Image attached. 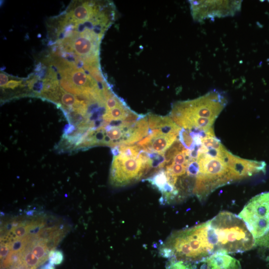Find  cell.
<instances>
[{"label": "cell", "mask_w": 269, "mask_h": 269, "mask_svg": "<svg viewBox=\"0 0 269 269\" xmlns=\"http://www.w3.org/2000/svg\"><path fill=\"white\" fill-rule=\"evenodd\" d=\"M164 258L196 263L217 253L208 221L175 231L160 246Z\"/></svg>", "instance_id": "1"}, {"label": "cell", "mask_w": 269, "mask_h": 269, "mask_svg": "<svg viewBox=\"0 0 269 269\" xmlns=\"http://www.w3.org/2000/svg\"><path fill=\"white\" fill-rule=\"evenodd\" d=\"M228 150L200 146L197 161L199 173L196 177L193 195L200 201L205 200L216 189L238 181L227 160Z\"/></svg>", "instance_id": "2"}, {"label": "cell", "mask_w": 269, "mask_h": 269, "mask_svg": "<svg viewBox=\"0 0 269 269\" xmlns=\"http://www.w3.org/2000/svg\"><path fill=\"white\" fill-rule=\"evenodd\" d=\"M239 216L252 234L254 247L264 259L269 261V191L251 199Z\"/></svg>", "instance_id": "3"}, {"label": "cell", "mask_w": 269, "mask_h": 269, "mask_svg": "<svg viewBox=\"0 0 269 269\" xmlns=\"http://www.w3.org/2000/svg\"><path fill=\"white\" fill-rule=\"evenodd\" d=\"M227 103L224 94L214 90L198 98L174 103L170 117L178 126L186 129L190 122L195 119L215 120Z\"/></svg>", "instance_id": "4"}, {"label": "cell", "mask_w": 269, "mask_h": 269, "mask_svg": "<svg viewBox=\"0 0 269 269\" xmlns=\"http://www.w3.org/2000/svg\"><path fill=\"white\" fill-rule=\"evenodd\" d=\"M148 161L139 153L137 157L121 154L114 156L110 170L111 184L115 187H123L145 178Z\"/></svg>", "instance_id": "5"}, {"label": "cell", "mask_w": 269, "mask_h": 269, "mask_svg": "<svg viewBox=\"0 0 269 269\" xmlns=\"http://www.w3.org/2000/svg\"><path fill=\"white\" fill-rule=\"evenodd\" d=\"M242 0H190L193 19L202 21L206 18L233 16L241 7Z\"/></svg>", "instance_id": "6"}, {"label": "cell", "mask_w": 269, "mask_h": 269, "mask_svg": "<svg viewBox=\"0 0 269 269\" xmlns=\"http://www.w3.org/2000/svg\"><path fill=\"white\" fill-rule=\"evenodd\" d=\"M103 34L86 28L81 33L71 32V39H64L63 43H67L75 52L82 57L84 64L92 65L99 64V44Z\"/></svg>", "instance_id": "7"}, {"label": "cell", "mask_w": 269, "mask_h": 269, "mask_svg": "<svg viewBox=\"0 0 269 269\" xmlns=\"http://www.w3.org/2000/svg\"><path fill=\"white\" fill-rule=\"evenodd\" d=\"M177 135L161 134L153 138L143 148L148 152L164 153L177 139Z\"/></svg>", "instance_id": "8"}, {"label": "cell", "mask_w": 269, "mask_h": 269, "mask_svg": "<svg viewBox=\"0 0 269 269\" xmlns=\"http://www.w3.org/2000/svg\"><path fill=\"white\" fill-rule=\"evenodd\" d=\"M98 12L96 6L85 2L76 7L69 14L73 22H84L97 15Z\"/></svg>", "instance_id": "9"}, {"label": "cell", "mask_w": 269, "mask_h": 269, "mask_svg": "<svg viewBox=\"0 0 269 269\" xmlns=\"http://www.w3.org/2000/svg\"><path fill=\"white\" fill-rule=\"evenodd\" d=\"M199 268L198 262L192 263L170 259L167 264L166 269H203L199 262Z\"/></svg>", "instance_id": "10"}, {"label": "cell", "mask_w": 269, "mask_h": 269, "mask_svg": "<svg viewBox=\"0 0 269 269\" xmlns=\"http://www.w3.org/2000/svg\"><path fill=\"white\" fill-rule=\"evenodd\" d=\"M178 139L186 149L192 150L195 147L199 146L196 145L194 140L188 129L181 128L178 134Z\"/></svg>", "instance_id": "11"}, {"label": "cell", "mask_w": 269, "mask_h": 269, "mask_svg": "<svg viewBox=\"0 0 269 269\" xmlns=\"http://www.w3.org/2000/svg\"><path fill=\"white\" fill-rule=\"evenodd\" d=\"M64 78L60 80L61 86L67 92L75 95L82 96V90L76 86L71 81L69 76L66 74L62 73Z\"/></svg>", "instance_id": "12"}, {"label": "cell", "mask_w": 269, "mask_h": 269, "mask_svg": "<svg viewBox=\"0 0 269 269\" xmlns=\"http://www.w3.org/2000/svg\"><path fill=\"white\" fill-rule=\"evenodd\" d=\"M184 148L179 139L177 138L172 144L164 152L165 164L170 162L177 153L183 150Z\"/></svg>", "instance_id": "13"}, {"label": "cell", "mask_w": 269, "mask_h": 269, "mask_svg": "<svg viewBox=\"0 0 269 269\" xmlns=\"http://www.w3.org/2000/svg\"><path fill=\"white\" fill-rule=\"evenodd\" d=\"M61 94V102L63 106L67 107V109L69 111L72 110L74 106L79 101L75 96L70 93L65 92L62 89L60 88Z\"/></svg>", "instance_id": "14"}, {"label": "cell", "mask_w": 269, "mask_h": 269, "mask_svg": "<svg viewBox=\"0 0 269 269\" xmlns=\"http://www.w3.org/2000/svg\"><path fill=\"white\" fill-rule=\"evenodd\" d=\"M105 105L106 111H109L112 109L126 104L122 101V99L118 98L115 95L112 94L105 100Z\"/></svg>", "instance_id": "15"}, {"label": "cell", "mask_w": 269, "mask_h": 269, "mask_svg": "<svg viewBox=\"0 0 269 269\" xmlns=\"http://www.w3.org/2000/svg\"><path fill=\"white\" fill-rule=\"evenodd\" d=\"M49 264L52 266L58 265L62 263L64 256L61 251L52 250L49 254Z\"/></svg>", "instance_id": "16"}, {"label": "cell", "mask_w": 269, "mask_h": 269, "mask_svg": "<svg viewBox=\"0 0 269 269\" xmlns=\"http://www.w3.org/2000/svg\"><path fill=\"white\" fill-rule=\"evenodd\" d=\"M10 252L9 244L7 242H1L0 244V264L6 259Z\"/></svg>", "instance_id": "17"}, {"label": "cell", "mask_w": 269, "mask_h": 269, "mask_svg": "<svg viewBox=\"0 0 269 269\" xmlns=\"http://www.w3.org/2000/svg\"><path fill=\"white\" fill-rule=\"evenodd\" d=\"M75 130V126L71 124L66 125L64 128V135H68L72 134Z\"/></svg>", "instance_id": "18"}, {"label": "cell", "mask_w": 269, "mask_h": 269, "mask_svg": "<svg viewBox=\"0 0 269 269\" xmlns=\"http://www.w3.org/2000/svg\"><path fill=\"white\" fill-rule=\"evenodd\" d=\"M21 83V81L11 80L8 82L4 87L13 89L17 87Z\"/></svg>", "instance_id": "19"}, {"label": "cell", "mask_w": 269, "mask_h": 269, "mask_svg": "<svg viewBox=\"0 0 269 269\" xmlns=\"http://www.w3.org/2000/svg\"><path fill=\"white\" fill-rule=\"evenodd\" d=\"M0 87H4L8 83V77L3 73H0Z\"/></svg>", "instance_id": "20"}, {"label": "cell", "mask_w": 269, "mask_h": 269, "mask_svg": "<svg viewBox=\"0 0 269 269\" xmlns=\"http://www.w3.org/2000/svg\"><path fill=\"white\" fill-rule=\"evenodd\" d=\"M40 269H54V268H53V266H52L49 263L42 267Z\"/></svg>", "instance_id": "21"}]
</instances>
